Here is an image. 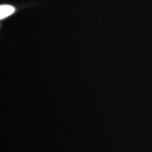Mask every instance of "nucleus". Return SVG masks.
I'll use <instances>...</instances> for the list:
<instances>
[{
    "label": "nucleus",
    "instance_id": "nucleus-1",
    "mask_svg": "<svg viewBox=\"0 0 152 152\" xmlns=\"http://www.w3.org/2000/svg\"><path fill=\"white\" fill-rule=\"evenodd\" d=\"M15 11V9L10 5H1L0 6V19H4L9 16Z\"/></svg>",
    "mask_w": 152,
    "mask_h": 152
}]
</instances>
